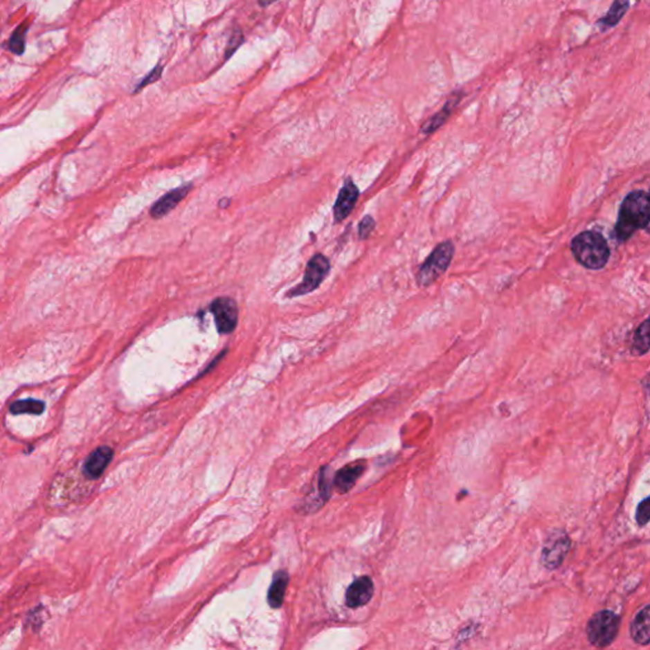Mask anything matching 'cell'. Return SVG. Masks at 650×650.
I'll return each instance as SVG.
<instances>
[{
	"instance_id": "obj_20",
	"label": "cell",
	"mask_w": 650,
	"mask_h": 650,
	"mask_svg": "<svg viewBox=\"0 0 650 650\" xmlns=\"http://www.w3.org/2000/svg\"><path fill=\"white\" fill-rule=\"evenodd\" d=\"M635 518H636V522L638 525L642 527L645 525H648L650 522V497L645 498L642 499V502L638 505V508H636V513H635Z\"/></svg>"
},
{
	"instance_id": "obj_19",
	"label": "cell",
	"mask_w": 650,
	"mask_h": 650,
	"mask_svg": "<svg viewBox=\"0 0 650 650\" xmlns=\"http://www.w3.org/2000/svg\"><path fill=\"white\" fill-rule=\"evenodd\" d=\"M27 30H28V22H24L17 27L16 31L13 32V35L10 36L8 41L9 51L16 55L24 54Z\"/></svg>"
},
{
	"instance_id": "obj_24",
	"label": "cell",
	"mask_w": 650,
	"mask_h": 650,
	"mask_svg": "<svg viewBox=\"0 0 650 650\" xmlns=\"http://www.w3.org/2000/svg\"><path fill=\"white\" fill-rule=\"evenodd\" d=\"M276 1H278V0H258V4L262 8H266V7H269L271 4H273Z\"/></svg>"
},
{
	"instance_id": "obj_12",
	"label": "cell",
	"mask_w": 650,
	"mask_h": 650,
	"mask_svg": "<svg viewBox=\"0 0 650 650\" xmlns=\"http://www.w3.org/2000/svg\"><path fill=\"white\" fill-rule=\"evenodd\" d=\"M630 636L639 645L650 644V604L635 615L630 625Z\"/></svg>"
},
{
	"instance_id": "obj_8",
	"label": "cell",
	"mask_w": 650,
	"mask_h": 650,
	"mask_svg": "<svg viewBox=\"0 0 650 650\" xmlns=\"http://www.w3.org/2000/svg\"><path fill=\"white\" fill-rule=\"evenodd\" d=\"M216 328L220 333H230L235 329L237 323V303L230 298H219L211 305Z\"/></svg>"
},
{
	"instance_id": "obj_21",
	"label": "cell",
	"mask_w": 650,
	"mask_h": 650,
	"mask_svg": "<svg viewBox=\"0 0 650 650\" xmlns=\"http://www.w3.org/2000/svg\"><path fill=\"white\" fill-rule=\"evenodd\" d=\"M375 219L371 215H365L363 219L359 224V237L360 240H368L375 231Z\"/></svg>"
},
{
	"instance_id": "obj_17",
	"label": "cell",
	"mask_w": 650,
	"mask_h": 650,
	"mask_svg": "<svg viewBox=\"0 0 650 650\" xmlns=\"http://www.w3.org/2000/svg\"><path fill=\"white\" fill-rule=\"evenodd\" d=\"M45 410V403L36 399H24L17 400L9 406V412L12 414L30 413L39 415Z\"/></svg>"
},
{
	"instance_id": "obj_25",
	"label": "cell",
	"mask_w": 650,
	"mask_h": 650,
	"mask_svg": "<svg viewBox=\"0 0 650 650\" xmlns=\"http://www.w3.org/2000/svg\"><path fill=\"white\" fill-rule=\"evenodd\" d=\"M648 195H649V197H650V190H649V193H648Z\"/></svg>"
},
{
	"instance_id": "obj_5",
	"label": "cell",
	"mask_w": 650,
	"mask_h": 650,
	"mask_svg": "<svg viewBox=\"0 0 650 650\" xmlns=\"http://www.w3.org/2000/svg\"><path fill=\"white\" fill-rule=\"evenodd\" d=\"M330 269H332V264L327 255H324L323 253L314 254L306 263L303 281L298 283V286L292 287L286 296L295 298L313 294L314 291L318 290L321 283L327 280V277L329 276Z\"/></svg>"
},
{
	"instance_id": "obj_18",
	"label": "cell",
	"mask_w": 650,
	"mask_h": 650,
	"mask_svg": "<svg viewBox=\"0 0 650 650\" xmlns=\"http://www.w3.org/2000/svg\"><path fill=\"white\" fill-rule=\"evenodd\" d=\"M629 6V0H615L607 15L601 19V24H604L606 27L616 26L622 19V17L626 15Z\"/></svg>"
},
{
	"instance_id": "obj_23",
	"label": "cell",
	"mask_w": 650,
	"mask_h": 650,
	"mask_svg": "<svg viewBox=\"0 0 650 650\" xmlns=\"http://www.w3.org/2000/svg\"><path fill=\"white\" fill-rule=\"evenodd\" d=\"M161 74H163V66H161V64H158V65H156V66H155V68H154V69L152 70V71H150V73H149V74H147V75H146V77L144 78L141 82H140V83H138V85L136 87V89H135V91L138 92V91H140L141 88H145V87H147V85L152 84V83H155L156 80H159V78L161 77Z\"/></svg>"
},
{
	"instance_id": "obj_7",
	"label": "cell",
	"mask_w": 650,
	"mask_h": 650,
	"mask_svg": "<svg viewBox=\"0 0 650 650\" xmlns=\"http://www.w3.org/2000/svg\"><path fill=\"white\" fill-rule=\"evenodd\" d=\"M360 193V188L354 183L352 177H347L333 205V217L336 224L345 222L351 215L359 202Z\"/></svg>"
},
{
	"instance_id": "obj_13",
	"label": "cell",
	"mask_w": 650,
	"mask_h": 650,
	"mask_svg": "<svg viewBox=\"0 0 650 650\" xmlns=\"http://www.w3.org/2000/svg\"><path fill=\"white\" fill-rule=\"evenodd\" d=\"M190 184L188 186H182L177 188L174 191L169 192L165 196H163L152 208V216L155 219H159L161 216L168 214L174 207L187 196L190 192Z\"/></svg>"
},
{
	"instance_id": "obj_4",
	"label": "cell",
	"mask_w": 650,
	"mask_h": 650,
	"mask_svg": "<svg viewBox=\"0 0 650 650\" xmlns=\"http://www.w3.org/2000/svg\"><path fill=\"white\" fill-rule=\"evenodd\" d=\"M621 619L610 610L596 612L587 622L586 633L588 642L596 648L610 647L619 634Z\"/></svg>"
},
{
	"instance_id": "obj_9",
	"label": "cell",
	"mask_w": 650,
	"mask_h": 650,
	"mask_svg": "<svg viewBox=\"0 0 650 650\" xmlns=\"http://www.w3.org/2000/svg\"><path fill=\"white\" fill-rule=\"evenodd\" d=\"M462 96H464L462 91L452 93L451 97L446 100L444 107L441 108V109H440L437 114L432 116V117H429L428 120L422 125V134L426 135V136H428V135L435 134L437 130H440V129L444 126V123H447V120L450 118V116L452 115L453 109L458 107V105H459L460 100L462 98Z\"/></svg>"
},
{
	"instance_id": "obj_11",
	"label": "cell",
	"mask_w": 650,
	"mask_h": 650,
	"mask_svg": "<svg viewBox=\"0 0 650 650\" xmlns=\"http://www.w3.org/2000/svg\"><path fill=\"white\" fill-rule=\"evenodd\" d=\"M114 458V450L109 446H100L88 456L85 460L84 467H83V473L87 478L89 479H97L106 467L109 465Z\"/></svg>"
},
{
	"instance_id": "obj_3",
	"label": "cell",
	"mask_w": 650,
	"mask_h": 650,
	"mask_svg": "<svg viewBox=\"0 0 650 650\" xmlns=\"http://www.w3.org/2000/svg\"><path fill=\"white\" fill-rule=\"evenodd\" d=\"M455 255V244L452 240H444L435 246L426 260L422 263L417 275L415 281L421 289H426L432 283L436 282L440 277L447 272L451 266L452 260Z\"/></svg>"
},
{
	"instance_id": "obj_2",
	"label": "cell",
	"mask_w": 650,
	"mask_h": 650,
	"mask_svg": "<svg viewBox=\"0 0 650 650\" xmlns=\"http://www.w3.org/2000/svg\"><path fill=\"white\" fill-rule=\"evenodd\" d=\"M570 249L575 260L588 269H601L610 260V248L606 239L593 230L583 231L574 237Z\"/></svg>"
},
{
	"instance_id": "obj_16",
	"label": "cell",
	"mask_w": 650,
	"mask_h": 650,
	"mask_svg": "<svg viewBox=\"0 0 650 650\" xmlns=\"http://www.w3.org/2000/svg\"><path fill=\"white\" fill-rule=\"evenodd\" d=\"M650 351V316L642 321L636 329L631 345V353L635 356H642Z\"/></svg>"
},
{
	"instance_id": "obj_6",
	"label": "cell",
	"mask_w": 650,
	"mask_h": 650,
	"mask_svg": "<svg viewBox=\"0 0 650 650\" xmlns=\"http://www.w3.org/2000/svg\"><path fill=\"white\" fill-rule=\"evenodd\" d=\"M570 549V539L564 530H555L548 536L541 551V563L545 568L555 570L563 564Z\"/></svg>"
},
{
	"instance_id": "obj_10",
	"label": "cell",
	"mask_w": 650,
	"mask_h": 650,
	"mask_svg": "<svg viewBox=\"0 0 650 650\" xmlns=\"http://www.w3.org/2000/svg\"><path fill=\"white\" fill-rule=\"evenodd\" d=\"M374 596V581L370 577H361L347 589L345 602L351 608H357L370 602Z\"/></svg>"
},
{
	"instance_id": "obj_22",
	"label": "cell",
	"mask_w": 650,
	"mask_h": 650,
	"mask_svg": "<svg viewBox=\"0 0 650 650\" xmlns=\"http://www.w3.org/2000/svg\"><path fill=\"white\" fill-rule=\"evenodd\" d=\"M244 42V36L242 31H234L231 37H230L229 42H228V46H226V51H225V59L228 60L231 55L234 54L237 51V48L240 47V45Z\"/></svg>"
},
{
	"instance_id": "obj_15",
	"label": "cell",
	"mask_w": 650,
	"mask_h": 650,
	"mask_svg": "<svg viewBox=\"0 0 650 650\" xmlns=\"http://www.w3.org/2000/svg\"><path fill=\"white\" fill-rule=\"evenodd\" d=\"M287 584H289V574L285 570L277 572L268 590V604L271 607L278 608L282 606Z\"/></svg>"
},
{
	"instance_id": "obj_14",
	"label": "cell",
	"mask_w": 650,
	"mask_h": 650,
	"mask_svg": "<svg viewBox=\"0 0 650 650\" xmlns=\"http://www.w3.org/2000/svg\"><path fill=\"white\" fill-rule=\"evenodd\" d=\"M363 469L365 467L362 464H354V465L343 467L334 479V484L337 487L338 491L347 493L348 490L352 489L354 484L357 482L359 478L363 473Z\"/></svg>"
},
{
	"instance_id": "obj_1",
	"label": "cell",
	"mask_w": 650,
	"mask_h": 650,
	"mask_svg": "<svg viewBox=\"0 0 650 650\" xmlns=\"http://www.w3.org/2000/svg\"><path fill=\"white\" fill-rule=\"evenodd\" d=\"M650 224V197L648 193L634 191L629 193L620 207L619 220L615 234L620 242L633 237L636 230L644 229Z\"/></svg>"
}]
</instances>
